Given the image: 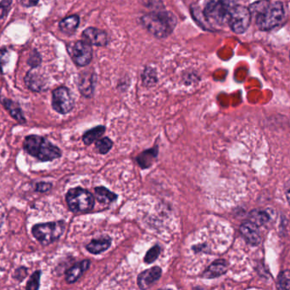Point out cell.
<instances>
[{"label": "cell", "instance_id": "obj_34", "mask_svg": "<svg viewBox=\"0 0 290 290\" xmlns=\"http://www.w3.org/2000/svg\"></svg>", "mask_w": 290, "mask_h": 290}, {"label": "cell", "instance_id": "obj_29", "mask_svg": "<svg viewBox=\"0 0 290 290\" xmlns=\"http://www.w3.org/2000/svg\"><path fill=\"white\" fill-rule=\"evenodd\" d=\"M9 60V54L6 50H0V72L3 71V66Z\"/></svg>", "mask_w": 290, "mask_h": 290}, {"label": "cell", "instance_id": "obj_22", "mask_svg": "<svg viewBox=\"0 0 290 290\" xmlns=\"http://www.w3.org/2000/svg\"><path fill=\"white\" fill-rule=\"evenodd\" d=\"M3 104L14 120H17L18 122H25V118L23 117L22 112L20 110V106L17 103L8 100V99H4L3 100Z\"/></svg>", "mask_w": 290, "mask_h": 290}, {"label": "cell", "instance_id": "obj_12", "mask_svg": "<svg viewBox=\"0 0 290 290\" xmlns=\"http://www.w3.org/2000/svg\"><path fill=\"white\" fill-rule=\"evenodd\" d=\"M84 41L91 46H104L108 43L107 34L102 30L88 28L82 32Z\"/></svg>", "mask_w": 290, "mask_h": 290}, {"label": "cell", "instance_id": "obj_26", "mask_svg": "<svg viewBox=\"0 0 290 290\" xmlns=\"http://www.w3.org/2000/svg\"><path fill=\"white\" fill-rule=\"evenodd\" d=\"M161 247L159 245H155L154 247L149 248V250L147 252L144 257V262L147 264H151L158 259V257L161 254Z\"/></svg>", "mask_w": 290, "mask_h": 290}, {"label": "cell", "instance_id": "obj_11", "mask_svg": "<svg viewBox=\"0 0 290 290\" xmlns=\"http://www.w3.org/2000/svg\"><path fill=\"white\" fill-rule=\"evenodd\" d=\"M161 275L162 270L159 266H154L148 270H144L138 276V287L142 290L148 288L161 278Z\"/></svg>", "mask_w": 290, "mask_h": 290}, {"label": "cell", "instance_id": "obj_27", "mask_svg": "<svg viewBox=\"0 0 290 290\" xmlns=\"http://www.w3.org/2000/svg\"><path fill=\"white\" fill-rule=\"evenodd\" d=\"M40 276H41V272L37 270L31 275V278L29 279L26 288L31 290H37L39 288Z\"/></svg>", "mask_w": 290, "mask_h": 290}, {"label": "cell", "instance_id": "obj_21", "mask_svg": "<svg viewBox=\"0 0 290 290\" xmlns=\"http://www.w3.org/2000/svg\"><path fill=\"white\" fill-rule=\"evenodd\" d=\"M249 220L259 228L267 224L270 220V216L266 211L262 210H253L249 214Z\"/></svg>", "mask_w": 290, "mask_h": 290}, {"label": "cell", "instance_id": "obj_15", "mask_svg": "<svg viewBox=\"0 0 290 290\" xmlns=\"http://www.w3.org/2000/svg\"><path fill=\"white\" fill-rule=\"evenodd\" d=\"M94 82H93V76L91 74L83 72L80 75L78 80V88L82 96L85 97H91L93 96V88H94Z\"/></svg>", "mask_w": 290, "mask_h": 290}, {"label": "cell", "instance_id": "obj_25", "mask_svg": "<svg viewBox=\"0 0 290 290\" xmlns=\"http://www.w3.org/2000/svg\"><path fill=\"white\" fill-rule=\"evenodd\" d=\"M95 146L99 154H106L111 150L113 146V142L110 138L104 137V138L96 140Z\"/></svg>", "mask_w": 290, "mask_h": 290}, {"label": "cell", "instance_id": "obj_18", "mask_svg": "<svg viewBox=\"0 0 290 290\" xmlns=\"http://www.w3.org/2000/svg\"><path fill=\"white\" fill-rule=\"evenodd\" d=\"M94 190H95L96 198L100 204H108L115 202L118 198L116 194H114L111 190L104 186L95 188Z\"/></svg>", "mask_w": 290, "mask_h": 290}, {"label": "cell", "instance_id": "obj_28", "mask_svg": "<svg viewBox=\"0 0 290 290\" xmlns=\"http://www.w3.org/2000/svg\"><path fill=\"white\" fill-rule=\"evenodd\" d=\"M11 3L12 0H3L0 3V20L3 19L7 14L9 10V8H10V6H11Z\"/></svg>", "mask_w": 290, "mask_h": 290}, {"label": "cell", "instance_id": "obj_14", "mask_svg": "<svg viewBox=\"0 0 290 290\" xmlns=\"http://www.w3.org/2000/svg\"><path fill=\"white\" fill-rule=\"evenodd\" d=\"M228 264L225 260L220 259L212 262V264L203 273L205 278H216L223 276L228 272Z\"/></svg>", "mask_w": 290, "mask_h": 290}, {"label": "cell", "instance_id": "obj_23", "mask_svg": "<svg viewBox=\"0 0 290 290\" xmlns=\"http://www.w3.org/2000/svg\"><path fill=\"white\" fill-rule=\"evenodd\" d=\"M25 84L28 86L31 90L39 91L43 86V82L41 80V78L36 72H29L25 77Z\"/></svg>", "mask_w": 290, "mask_h": 290}, {"label": "cell", "instance_id": "obj_6", "mask_svg": "<svg viewBox=\"0 0 290 290\" xmlns=\"http://www.w3.org/2000/svg\"><path fill=\"white\" fill-rule=\"evenodd\" d=\"M65 230L64 222L37 224L32 228V234L42 245L50 244L61 236Z\"/></svg>", "mask_w": 290, "mask_h": 290}, {"label": "cell", "instance_id": "obj_33", "mask_svg": "<svg viewBox=\"0 0 290 290\" xmlns=\"http://www.w3.org/2000/svg\"><path fill=\"white\" fill-rule=\"evenodd\" d=\"M285 194H286L288 202L290 204V180L288 182L287 185L285 186Z\"/></svg>", "mask_w": 290, "mask_h": 290}, {"label": "cell", "instance_id": "obj_17", "mask_svg": "<svg viewBox=\"0 0 290 290\" xmlns=\"http://www.w3.org/2000/svg\"><path fill=\"white\" fill-rule=\"evenodd\" d=\"M158 155V148H155L143 152L137 158V162L142 168H148L153 164Z\"/></svg>", "mask_w": 290, "mask_h": 290}, {"label": "cell", "instance_id": "obj_19", "mask_svg": "<svg viewBox=\"0 0 290 290\" xmlns=\"http://www.w3.org/2000/svg\"><path fill=\"white\" fill-rule=\"evenodd\" d=\"M79 22H80V19L78 16L74 14V16H68L59 22V29L65 34H71L76 31L77 26H79Z\"/></svg>", "mask_w": 290, "mask_h": 290}, {"label": "cell", "instance_id": "obj_20", "mask_svg": "<svg viewBox=\"0 0 290 290\" xmlns=\"http://www.w3.org/2000/svg\"><path fill=\"white\" fill-rule=\"evenodd\" d=\"M106 128L104 126H97L95 128H92L90 130L87 131L82 136V140L85 145L89 146L92 143L99 140L104 134Z\"/></svg>", "mask_w": 290, "mask_h": 290}, {"label": "cell", "instance_id": "obj_9", "mask_svg": "<svg viewBox=\"0 0 290 290\" xmlns=\"http://www.w3.org/2000/svg\"><path fill=\"white\" fill-rule=\"evenodd\" d=\"M93 50L86 41H78L71 46V56L74 62L79 66L88 65L92 60Z\"/></svg>", "mask_w": 290, "mask_h": 290}, {"label": "cell", "instance_id": "obj_24", "mask_svg": "<svg viewBox=\"0 0 290 290\" xmlns=\"http://www.w3.org/2000/svg\"><path fill=\"white\" fill-rule=\"evenodd\" d=\"M277 288L279 290H290V270H283L277 279Z\"/></svg>", "mask_w": 290, "mask_h": 290}, {"label": "cell", "instance_id": "obj_1", "mask_svg": "<svg viewBox=\"0 0 290 290\" xmlns=\"http://www.w3.org/2000/svg\"><path fill=\"white\" fill-rule=\"evenodd\" d=\"M249 10L256 19L257 26L263 31L279 26L285 18V7L281 2L272 3L269 0H260L252 4Z\"/></svg>", "mask_w": 290, "mask_h": 290}, {"label": "cell", "instance_id": "obj_4", "mask_svg": "<svg viewBox=\"0 0 290 290\" xmlns=\"http://www.w3.org/2000/svg\"><path fill=\"white\" fill-rule=\"evenodd\" d=\"M234 6V0H210L204 10V14L209 22L221 26L228 22L229 14Z\"/></svg>", "mask_w": 290, "mask_h": 290}, {"label": "cell", "instance_id": "obj_13", "mask_svg": "<svg viewBox=\"0 0 290 290\" xmlns=\"http://www.w3.org/2000/svg\"><path fill=\"white\" fill-rule=\"evenodd\" d=\"M90 262L88 260H85L79 262L77 264H74L70 269H68L65 272V280L68 284H74L78 280L82 274L90 266Z\"/></svg>", "mask_w": 290, "mask_h": 290}, {"label": "cell", "instance_id": "obj_5", "mask_svg": "<svg viewBox=\"0 0 290 290\" xmlns=\"http://www.w3.org/2000/svg\"><path fill=\"white\" fill-rule=\"evenodd\" d=\"M65 200L70 210L74 213L91 210L95 204V198L93 194L81 188H72L68 190Z\"/></svg>", "mask_w": 290, "mask_h": 290}, {"label": "cell", "instance_id": "obj_7", "mask_svg": "<svg viewBox=\"0 0 290 290\" xmlns=\"http://www.w3.org/2000/svg\"><path fill=\"white\" fill-rule=\"evenodd\" d=\"M251 20V14L248 8L235 6L230 12L228 22L232 31L237 34H242L249 28Z\"/></svg>", "mask_w": 290, "mask_h": 290}, {"label": "cell", "instance_id": "obj_3", "mask_svg": "<svg viewBox=\"0 0 290 290\" xmlns=\"http://www.w3.org/2000/svg\"><path fill=\"white\" fill-rule=\"evenodd\" d=\"M23 146L26 152L43 162L53 161L61 156V151L58 146L39 136L25 137Z\"/></svg>", "mask_w": 290, "mask_h": 290}, {"label": "cell", "instance_id": "obj_8", "mask_svg": "<svg viewBox=\"0 0 290 290\" xmlns=\"http://www.w3.org/2000/svg\"><path fill=\"white\" fill-rule=\"evenodd\" d=\"M53 108L60 114H66L73 109L74 100L71 92L65 87H59L53 91Z\"/></svg>", "mask_w": 290, "mask_h": 290}, {"label": "cell", "instance_id": "obj_31", "mask_svg": "<svg viewBox=\"0 0 290 290\" xmlns=\"http://www.w3.org/2000/svg\"><path fill=\"white\" fill-rule=\"evenodd\" d=\"M40 62H41V58H40L39 54H32L31 56V59L29 60V64L31 66H37L39 65Z\"/></svg>", "mask_w": 290, "mask_h": 290}, {"label": "cell", "instance_id": "obj_10", "mask_svg": "<svg viewBox=\"0 0 290 290\" xmlns=\"http://www.w3.org/2000/svg\"><path fill=\"white\" fill-rule=\"evenodd\" d=\"M240 232L245 241L252 246H257L262 242V236L257 225L247 220L240 226Z\"/></svg>", "mask_w": 290, "mask_h": 290}, {"label": "cell", "instance_id": "obj_16", "mask_svg": "<svg viewBox=\"0 0 290 290\" xmlns=\"http://www.w3.org/2000/svg\"><path fill=\"white\" fill-rule=\"evenodd\" d=\"M111 245V239L110 238H102L99 239L92 240L88 244L86 245V248L89 253L93 254H99L107 250Z\"/></svg>", "mask_w": 290, "mask_h": 290}, {"label": "cell", "instance_id": "obj_30", "mask_svg": "<svg viewBox=\"0 0 290 290\" xmlns=\"http://www.w3.org/2000/svg\"><path fill=\"white\" fill-rule=\"evenodd\" d=\"M52 188V185L50 183H46V182H40L37 183V186H36V190L40 192H46L48 190H50Z\"/></svg>", "mask_w": 290, "mask_h": 290}, {"label": "cell", "instance_id": "obj_2", "mask_svg": "<svg viewBox=\"0 0 290 290\" xmlns=\"http://www.w3.org/2000/svg\"><path fill=\"white\" fill-rule=\"evenodd\" d=\"M142 23L155 37L165 38L172 34L177 20L174 14L170 12H155L144 16Z\"/></svg>", "mask_w": 290, "mask_h": 290}, {"label": "cell", "instance_id": "obj_32", "mask_svg": "<svg viewBox=\"0 0 290 290\" xmlns=\"http://www.w3.org/2000/svg\"><path fill=\"white\" fill-rule=\"evenodd\" d=\"M38 0H21V3L23 6H26V7H30V6H33L37 3Z\"/></svg>", "mask_w": 290, "mask_h": 290}]
</instances>
